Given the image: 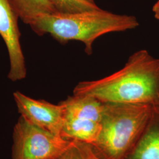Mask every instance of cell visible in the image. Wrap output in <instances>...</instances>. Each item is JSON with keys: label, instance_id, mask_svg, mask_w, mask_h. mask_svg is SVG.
I'll list each match as a JSON object with an SVG mask.
<instances>
[{"label": "cell", "instance_id": "7a4b0ae2", "mask_svg": "<svg viewBox=\"0 0 159 159\" xmlns=\"http://www.w3.org/2000/svg\"><path fill=\"white\" fill-rule=\"evenodd\" d=\"M37 34H50L60 42L79 41L84 45L88 55L93 52L94 41L104 34L136 29L139 23L133 16L120 15L103 10L46 14L30 24Z\"/></svg>", "mask_w": 159, "mask_h": 159}, {"label": "cell", "instance_id": "7c38bea8", "mask_svg": "<svg viewBox=\"0 0 159 159\" xmlns=\"http://www.w3.org/2000/svg\"><path fill=\"white\" fill-rule=\"evenodd\" d=\"M152 10L154 14V17L159 21V0L154 4Z\"/></svg>", "mask_w": 159, "mask_h": 159}, {"label": "cell", "instance_id": "ba28073f", "mask_svg": "<svg viewBox=\"0 0 159 159\" xmlns=\"http://www.w3.org/2000/svg\"><path fill=\"white\" fill-rule=\"evenodd\" d=\"M126 159H159V107H153L147 125Z\"/></svg>", "mask_w": 159, "mask_h": 159}, {"label": "cell", "instance_id": "5b68a950", "mask_svg": "<svg viewBox=\"0 0 159 159\" xmlns=\"http://www.w3.org/2000/svg\"><path fill=\"white\" fill-rule=\"evenodd\" d=\"M14 98L18 112L25 119L52 134L61 137L63 124L62 106L44 100H37L14 92Z\"/></svg>", "mask_w": 159, "mask_h": 159}, {"label": "cell", "instance_id": "277c9868", "mask_svg": "<svg viewBox=\"0 0 159 159\" xmlns=\"http://www.w3.org/2000/svg\"><path fill=\"white\" fill-rule=\"evenodd\" d=\"M71 142L34 125L21 116L14 127L12 159H57Z\"/></svg>", "mask_w": 159, "mask_h": 159}, {"label": "cell", "instance_id": "9c48e42d", "mask_svg": "<svg viewBox=\"0 0 159 159\" xmlns=\"http://www.w3.org/2000/svg\"><path fill=\"white\" fill-rule=\"evenodd\" d=\"M9 1L18 17L29 25L37 17L56 12L49 0H9Z\"/></svg>", "mask_w": 159, "mask_h": 159}, {"label": "cell", "instance_id": "30bf717a", "mask_svg": "<svg viewBox=\"0 0 159 159\" xmlns=\"http://www.w3.org/2000/svg\"><path fill=\"white\" fill-rule=\"evenodd\" d=\"M56 159H104L90 144L72 141L71 145Z\"/></svg>", "mask_w": 159, "mask_h": 159}, {"label": "cell", "instance_id": "8fae6325", "mask_svg": "<svg viewBox=\"0 0 159 159\" xmlns=\"http://www.w3.org/2000/svg\"><path fill=\"white\" fill-rule=\"evenodd\" d=\"M57 12L75 13L100 8L90 0H49Z\"/></svg>", "mask_w": 159, "mask_h": 159}, {"label": "cell", "instance_id": "4fadbf2b", "mask_svg": "<svg viewBox=\"0 0 159 159\" xmlns=\"http://www.w3.org/2000/svg\"><path fill=\"white\" fill-rule=\"evenodd\" d=\"M90 1H93V2H95V1H94V0H90Z\"/></svg>", "mask_w": 159, "mask_h": 159}, {"label": "cell", "instance_id": "6da1fadb", "mask_svg": "<svg viewBox=\"0 0 159 159\" xmlns=\"http://www.w3.org/2000/svg\"><path fill=\"white\" fill-rule=\"evenodd\" d=\"M73 94L92 97L103 103L159 107V59L146 50H139L119 71L100 79L79 83Z\"/></svg>", "mask_w": 159, "mask_h": 159}, {"label": "cell", "instance_id": "3957f363", "mask_svg": "<svg viewBox=\"0 0 159 159\" xmlns=\"http://www.w3.org/2000/svg\"><path fill=\"white\" fill-rule=\"evenodd\" d=\"M102 130L91 144L104 159H126L150 119L148 104L104 103Z\"/></svg>", "mask_w": 159, "mask_h": 159}, {"label": "cell", "instance_id": "8992f818", "mask_svg": "<svg viewBox=\"0 0 159 159\" xmlns=\"http://www.w3.org/2000/svg\"><path fill=\"white\" fill-rule=\"evenodd\" d=\"M18 16L9 0H0V34L8 51L10 70L8 78L13 81L26 76V68L20 46V33L17 24Z\"/></svg>", "mask_w": 159, "mask_h": 159}, {"label": "cell", "instance_id": "52a82bcc", "mask_svg": "<svg viewBox=\"0 0 159 159\" xmlns=\"http://www.w3.org/2000/svg\"><path fill=\"white\" fill-rule=\"evenodd\" d=\"M59 104L63 108V120L102 123L104 104L94 97L73 94Z\"/></svg>", "mask_w": 159, "mask_h": 159}]
</instances>
